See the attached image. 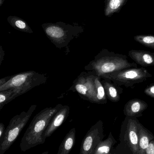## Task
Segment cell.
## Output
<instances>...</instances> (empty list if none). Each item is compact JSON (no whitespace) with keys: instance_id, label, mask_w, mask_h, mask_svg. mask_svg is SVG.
<instances>
[{"instance_id":"6da1fadb","label":"cell","mask_w":154,"mask_h":154,"mask_svg":"<svg viewBox=\"0 0 154 154\" xmlns=\"http://www.w3.org/2000/svg\"><path fill=\"white\" fill-rule=\"evenodd\" d=\"M63 106L59 104L53 107L46 108L33 117L20 143V148L22 152H26L44 143L43 137L45 130L53 116Z\"/></svg>"},{"instance_id":"7a4b0ae2","label":"cell","mask_w":154,"mask_h":154,"mask_svg":"<svg viewBox=\"0 0 154 154\" xmlns=\"http://www.w3.org/2000/svg\"><path fill=\"white\" fill-rule=\"evenodd\" d=\"M137 66L136 63H130L126 55L116 53L106 49H103L96 55L84 69L93 71L98 77L101 78L104 75L124 69Z\"/></svg>"},{"instance_id":"3957f363","label":"cell","mask_w":154,"mask_h":154,"mask_svg":"<svg viewBox=\"0 0 154 154\" xmlns=\"http://www.w3.org/2000/svg\"><path fill=\"white\" fill-rule=\"evenodd\" d=\"M42 26L49 39L59 49L66 47L71 41L78 38L84 31L81 26L62 22L43 23Z\"/></svg>"},{"instance_id":"277c9868","label":"cell","mask_w":154,"mask_h":154,"mask_svg":"<svg viewBox=\"0 0 154 154\" xmlns=\"http://www.w3.org/2000/svg\"><path fill=\"white\" fill-rule=\"evenodd\" d=\"M136 118L126 116L121 125L119 143L113 149L116 154H139L138 123Z\"/></svg>"},{"instance_id":"5b68a950","label":"cell","mask_w":154,"mask_h":154,"mask_svg":"<svg viewBox=\"0 0 154 154\" xmlns=\"http://www.w3.org/2000/svg\"><path fill=\"white\" fill-rule=\"evenodd\" d=\"M47 80L46 75L33 70L21 72L12 75L7 82L0 87V91L15 88L19 96H20L35 87L46 83Z\"/></svg>"},{"instance_id":"8992f818","label":"cell","mask_w":154,"mask_h":154,"mask_svg":"<svg viewBox=\"0 0 154 154\" xmlns=\"http://www.w3.org/2000/svg\"><path fill=\"white\" fill-rule=\"evenodd\" d=\"M37 106L36 105H32L27 111H23L11 119L2 137L0 139V154H4L13 144Z\"/></svg>"},{"instance_id":"52a82bcc","label":"cell","mask_w":154,"mask_h":154,"mask_svg":"<svg viewBox=\"0 0 154 154\" xmlns=\"http://www.w3.org/2000/svg\"><path fill=\"white\" fill-rule=\"evenodd\" d=\"M152 77L147 69L144 67L124 69L104 75L101 79L110 80L119 86L133 88L134 85L146 80Z\"/></svg>"},{"instance_id":"ba28073f","label":"cell","mask_w":154,"mask_h":154,"mask_svg":"<svg viewBox=\"0 0 154 154\" xmlns=\"http://www.w3.org/2000/svg\"><path fill=\"white\" fill-rule=\"evenodd\" d=\"M97 76L93 71L82 72L73 82L69 90L77 92L82 99L94 103L97 94L95 82Z\"/></svg>"},{"instance_id":"9c48e42d","label":"cell","mask_w":154,"mask_h":154,"mask_svg":"<svg viewBox=\"0 0 154 154\" xmlns=\"http://www.w3.org/2000/svg\"><path fill=\"white\" fill-rule=\"evenodd\" d=\"M105 137L102 120L98 121L87 132L81 145L79 154H94L99 144Z\"/></svg>"},{"instance_id":"30bf717a","label":"cell","mask_w":154,"mask_h":154,"mask_svg":"<svg viewBox=\"0 0 154 154\" xmlns=\"http://www.w3.org/2000/svg\"><path fill=\"white\" fill-rule=\"evenodd\" d=\"M70 112V107L68 106H63L53 116L47 127L43 135V141L50 137L66 120Z\"/></svg>"},{"instance_id":"8fae6325","label":"cell","mask_w":154,"mask_h":154,"mask_svg":"<svg viewBox=\"0 0 154 154\" xmlns=\"http://www.w3.org/2000/svg\"><path fill=\"white\" fill-rule=\"evenodd\" d=\"M145 101L140 99L135 98L128 101L124 109V115L127 117L137 118L142 117L144 111L148 108Z\"/></svg>"},{"instance_id":"7c38bea8","label":"cell","mask_w":154,"mask_h":154,"mask_svg":"<svg viewBox=\"0 0 154 154\" xmlns=\"http://www.w3.org/2000/svg\"><path fill=\"white\" fill-rule=\"evenodd\" d=\"M128 56L136 64L143 67L154 66V52L132 50L128 52Z\"/></svg>"},{"instance_id":"4fadbf2b","label":"cell","mask_w":154,"mask_h":154,"mask_svg":"<svg viewBox=\"0 0 154 154\" xmlns=\"http://www.w3.org/2000/svg\"><path fill=\"white\" fill-rule=\"evenodd\" d=\"M101 82L107 98L113 102H119L120 100V95L123 92V88L108 79H101Z\"/></svg>"},{"instance_id":"5bb4252c","label":"cell","mask_w":154,"mask_h":154,"mask_svg":"<svg viewBox=\"0 0 154 154\" xmlns=\"http://www.w3.org/2000/svg\"><path fill=\"white\" fill-rule=\"evenodd\" d=\"M138 137L139 154H146V149L150 142L154 139V136L139 122L138 123Z\"/></svg>"},{"instance_id":"9a60e30c","label":"cell","mask_w":154,"mask_h":154,"mask_svg":"<svg viewBox=\"0 0 154 154\" xmlns=\"http://www.w3.org/2000/svg\"><path fill=\"white\" fill-rule=\"evenodd\" d=\"M75 128H73L69 132L60 144L57 154H69L74 147L75 142Z\"/></svg>"},{"instance_id":"2e32d148","label":"cell","mask_w":154,"mask_h":154,"mask_svg":"<svg viewBox=\"0 0 154 154\" xmlns=\"http://www.w3.org/2000/svg\"><path fill=\"white\" fill-rule=\"evenodd\" d=\"M127 2L128 0H105V16L110 17L114 14L119 13Z\"/></svg>"},{"instance_id":"e0dca14e","label":"cell","mask_w":154,"mask_h":154,"mask_svg":"<svg viewBox=\"0 0 154 154\" xmlns=\"http://www.w3.org/2000/svg\"><path fill=\"white\" fill-rule=\"evenodd\" d=\"M117 141L111 132L109 133L107 138L101 141L97 146L94 154H110Z\"/></svg>"},{"instance_id":"ac0fdd59","label":"cell","mask_w":154,"mask_h":154,"mask_svg":"<svg viewBox=\"0 0 154 154\" xmlns=\"http://www.w3.org/2000/svg\"><path fill=\"white\" fill-rule=\"evenodd\" d=\"M7 20L10 25L14 29L23 32L33 33V31L26 22L20 17L10 16L7 18Z\"/></svg>"},{"instance_id":"d6986e66","label":"cell","mask_w":154,"mask_h":154,"mask_svg":"<svg viewBox=\"0 0 154 154\" xmlns=\"http://www.w3.org/2000/svg\"><path fill=\"white\" fill-rule=\"evenodd\" d=\"M101 78L97 76L95 80L97 94L94 103L96 104H105L107 101L105 89L101 83Z\"/></svg>"},{"instance_id":"ffe728a7","label":"cell","mask_w":154,"mask_h":154,"mask_svg":"<svg viewBox=\"0 0 154 154\" xmlns=\"http://www.w3.org/2000/svg\"><path fill=\"white\" fill-rule=\"evenodd\" d=\"M19 96L17 90L10 89L8 90L0 91V111L4 106Z\"/></svg>"},{"instance_id":"44dd1931","label":"cell","mask_w":154,"mask_h":154,"mask_svg":"<svg viewBox=\"0 0 154 154\" xmlns=\"http://www.w3.org/2000/svg\"><path fill=\"white\" fill-rule=\"evenodd\" d=\"M134 39L143 46L154 49V35H136L134 37Z\"/></svg>"},{"instance_id":"7402d4cb","label":"cell","mask_w":154,"mask_h":154,"mask_svg":"<svg viewBox=\"0 0 154 154\" xmlns=\"http://www.w3.org/2000/svg\"><path fill=\"white\" fill-rule=\"evenodd\" d=\"M145 94L154 99V82L147 86L144 91Z\"/></svg>"},{"instance_id":"603a6c76","label":"cell","mask_w":154,"mask_h":154,"mask_svg":"<svg viewBox=\"0 0 154 154\" xmlns=\"http://www.w3.org/2000/svg\"><path fill=\"white\" fill-rule=\"evenodd\" d=\"M146 154H154V139L150 142L146 149Z\"/></svg>"},{"instance_id":"cb8c5ba5","label":"cell","mask_w":154,"mask_h":154,"mask_svg":"<svg viewBox=\"0 0 154 154\" xmlns=\"http://www.w3.org/2000/svg\"><path fill=\"white\" fill-rule=\"evenodd\" d=\"M5 55V52L4 50L3 49L2 46L0 45V66L2 64L3 60H4Z\"/></svg>"},{"instance_id":"d4e9b609","label":"cell","mask_w":154,"mask_h":154,"mask_svg":"<svg viewBox=\"0 0 154 154\" xmlns=\"http://www.w3.org/2000/svg\"><path fill=\"white\" fill-rule=\"evenodd\" d=\"M5 126L3 123H0V139L2 137L5 131Z\"/></svg>"},{"instance_id":"484cf974","label":"cell","mask_w":154,"mask_h":154,"mask_svg":"<svg viewBox=\"0 0 154 154\" xmlns=\"http://www.w3.org/2000/svg\"><path fill=\"white\" fill-rule=\"evenodd\" d=\"M11 76H10L4 77V78L0 79V87L5 84V82H7L11 79Z\"/></svg>"},{"instance_id":"4316f807","label":"cell","mask_w":154,"mask_h":154,"mask_svg":"<svg viewBox=\"0 0 154 154\" xmlns=\"http://www.w3.org/2000/svg\"><path fill=\"white\" fill-rule=\"evenodd\" d=\"M3 3V0H0V6L2 5Z\"/></svg>"},{"instance_id":"83f0119b","label":"cell","mask_w":154,"mask_h":154,"mask_svg":"<svg viewBox=\"0 0 154 154\" xmlns=\"http://www.w3.org/2000/svg\"><path fill=\"white\" fill-rule=\"evenodd\" d=\"M49 152L48 151H46V152H43V153H42L41 154H48Z\"/></svg>"},{"instance_id":"f1b7e54d","label":"cell","mask_w":154,"mask_h":154,"mask_svg":"<svg viewBox=\"0 0 154 154\" xmlns=\"http://www.w3.org/2000/svg\"><path fill=\"white\" fill-rule=\"evenodd\" d=\"M110 154H116L115 153L113 152H111V153Z\"/></svg>"}]
</instances>
